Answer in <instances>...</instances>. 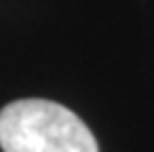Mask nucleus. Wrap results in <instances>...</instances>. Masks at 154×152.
Masks as SVG:
<instances>
[{"label": "nucleus", "mask_w": 154, "mask_h": 152, "mask_svg": "<svg viewBox=\"0 0 154 152\" xmlns=\"http://www.w3.org/2000/svg\"><path fill=\"white\" fill-rule=\"evenodd\" d=\"M0 147L2 152H97V141L68 107L25 98L0 111Z\"/></svg>", "instance_id": "1"}]
</instances>
